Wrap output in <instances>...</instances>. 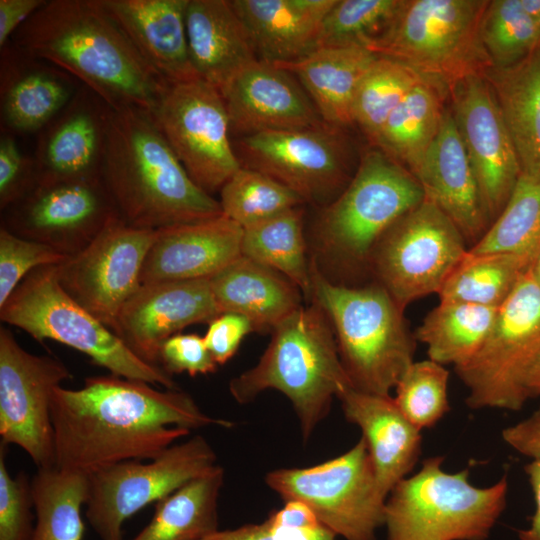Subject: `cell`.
<instances>
[{
  "label": "cell",
  "instance_id": "603a6c76",
  "mask_svg": "<svg viewBox=\"0 0 540 540\" xmlns=\"http://www.w3.org/2000/svg\"><path fill=\"white\" fill-rule=\"evenodd\" d=\"M243 228L224 214L157 230L141 285L209 279L241 256Z\"/></svg>",
  "mask_w": 540,
  "mask_h": 540
},
{
  "label": "cell",
  "instance_id": "30bf717a",
  "mask_svg": "<svg viewBox=\"0 0 540 540\" xmlns=\"http://www.w3.org/2000/svg\"><path fill=\"white\" fill-rule=\"evenodd\" d=\"M531 266L498 308L480 349L455 368L471 409L518 411L529 399L525 378L540 354V286Z\"/></svg>",
  "mask_w": 540,
  "mask_h": 540
},
{
  "label": "cell",
  "instance_id": "e0dca14e",
  "mask_svg": "<svg viewBox=\"0 0 540 540\" xmlns=\"http://www.w3.org/2000/svg\"><path fill=\"white\" fill-rule=\"evenodd\" d=\"M156 233L112 219L87 247L57 265L61 286L114 332L123 306L141 287Z\"/></svg>",
  "mask_w": 540,
  "mask_h": 540
},
{
  "label": "cell",
  "instance_id": "4dcf8cb0",
  "mask_svg": "<svg viewBox=\"0 0 540 540\" xmlns=\"http://www.w3.org/2000/svg\"><path fill=\"white\" fill-rule=\"evenodd\" d=\"M377 56L361 45L325 47L297 61L275 65L298 79L325 123L344 128L353 124L356 89Z\"/></svg>",
  "mask_w": 540,
  "mask_h": 540
},
{
  "label": "cell",
  "instance_id": "681fc988",
  "mask_svg": "<svg viewBox=\"0 0 540 540\" xmlns=\"http://www.w3.org/2000/svg\"><path fill=\"white\" fill-rule=\"evenodd\" d=\"M205 344L218 365L225 364L237 352L242 340L254 331L252 323L237 313H221L208 323Z\"/></svg>",
  "mask_w": 540,
  "mask_h": 540
},
{
  "label": "cell",
  "instance_id": "d4e9b609",
  "mask_svg": "<svg viewBox=\"0 0 540 540\" xmlns=\"http://www.w3.org/2000/svg\"><path fill=\"white\" fill-rule=\"evenodd\" d=\"M414 177L425 198L455 223L466 242H478L490 222L451 109H445L438 134Z\"/></svg>",
  "mask_w": 540,
  "mask_h": 540
},
{
  "label": "cell",
  "instance_id": "f5cc1de1",
  "mask_svg": "<svg viewBox=\"0 0 540 540\" xmlns=\"http://www.w3.org/2000/svg\"><path fill=\"white\" fill-rule=\"evenodd\" d=\"M45 3L46 0H0V48Z\"/></svg>",
  "mask_w": 540,
  "mask_h": 540
},
{
  "label": "cell",
  "instance_id": "83f0119b",
  "mask_svg": "<svg viewBox=\"0 0 540 540\" xmlns=\"http://www.w3.org/2000/svg\"><path fill=\"white\" fill-rule=\"evenodd\" d=\"M336 0H230L257 59L297 61L318 49L322 22Z\"/></svg>",
  "mask_w": 540,
  "mask_h": 540
},
{
  "label": "cell",
  "instance_id": "db71d44e",
  "mask_svg": "<svg viewBox=\"0 0 540 540\" xmlns=\"http://www.w3.org/2000/svg\"><path fill=\"white\" fill-rule=\"evenodd\" d=\"M267 520L275 526L289 529H311L322 525L306 504L296 500L285 501L284 506L270 513Z\"/></svg>",
  "mask_w": 540,
  "mask_h": 540
},
{
  "label": "cell",
  "instance_id": "816d5d0a",
  "mask_svg": "<svg viewBox=\"0 0 540 540\" xmlns=\"http://www.w3.org/2000/svg\"><path fill=\"white\" fill-rule=\"evenodd\" d=\"M502 439L518 453L540 460V407L529 417L504 428Z\"/></svg>",
  "mask_w": 540,
  "mask_h": 540
},
{
  "label": "cell",
  "instance_id": "d6a6232c",
  "mask_svg": "<svg viewBox=\"0 0 540 540\" xmlns=\"http://www.w3.org/2000/svg\"><path fill=\"white\" fill-rule=\"evenodd\" d=\"M449 91L426 77L394 109L374 146L413 176L438 134Z\"/></svg>",
  "mask_w": 540,
  "mask_h": 540
},
{
  "label": "cell",
  "instance_id": "44dd1931",
  "mask_svg": "<svg viewBox=\"0 0 540 540\" xmlns=\"http://www.w3.org/2000/svg\"><path fill=\"white\" fill-rule=\"evenodd\" d=\"M112 109L86 86L39 133L38 184L101 179Z\"/></svg>",
  "mask_w": 540,
  "mask_h": 540
},
{
  "label": "cell",
  "instance_id": "f546056e",
  "mask_svg": "<svg viewBox=\"0 0 540 540\" xmlns=\"http://www.w3.org/2000/svg\"><path fill=\"white\" fill-rule=\"evenodd\" d=\"M221 313L243 315L256 332H272L303 305L301 290L281 273L240 256L210 278Z\"/></svg>",
  "mask_w": 540,
  "mask_h": 540
},
{
  "label": "cell",
  "instance_id": "7bdbcfd3",
  "mask_svg": "<svg viewBox=\"0 0 540 540\" xmlns=\"http://www.w3.org/2000/svg\"><path fill=\"white\" fill-rule=\"evenodd\" d=\"M449 372L427 359L414 361L396 384L393 400L419 430L433 427L449 411Z\"/></svg>",
  "mask_w": 540,
  "mask_h": 540
},
{
  "label": "cell",
  "instance_id": "7dc6e473",
  "mask_svg": "<svg viewBox=\"0 0 540 540\" xmlns=\"http://www.w3.org/2000/svg\"><path fill=\"white\" fill-rule=\"evenodd\" d=\"M38 185L33 156L26 155L13 134L1 129L0 136V209L23 199Z\"/></svg>",
  "mask_w": 540,
  "mask_h": 540
},
{
  "label": "cell",
  "instance_id": "8d00e7d4",
  "mask_svg": "<svg viewBox=\"0 0 540 540\" xmlns=\"http://www.w3.org/2000/svg\"><path fill=\"white\" fill-rule=\"evenodd\" d=\"M36 524L31 540H82L81 508L89 498V475L56 466L31 479Z\"/></svg>",
  "mask_w": 540,
  "mask_h": 540
},
{
  "label": "cell",
  "instance_id": "7402d4cb",
  "mask_svg": "<svg viewBox=\"0 0 540 540\" xmlns=\"http://www.w3.org/2000/svg\"><path fill=\"white\" fill-rule=\"evenodd\" d=\"M221 94L230 132L240 137L304 129L324 122L298 79L275 64L255 61Z\"/></svg>",
  "mask_w": 540,
  "mask_h": 540
},
{
  "label": "cell",
  "instance_id": "e575fe53",
  "mask_svg": "<svg viewBox=\"0 0 540 540\" xmlns=\"http://www.w3.org/2000/svg\"><path fill=\"white\" fill-rule=\"evenodd\" d=\"M498 308L440 301L416 329V341L428 359L454 368L467 363L480 349L497 316Z\"/></svg>",
  "mask_w": 540,
  "mask_h": 540
},
{
  "label": "cell",
  "instance_id": "7a4b0ae2",
  "mask_svg": "<svg viewBox=\"0 0 540 540\" xmlns=\"http://www.w3.org/2000/svg\"><path fill=\"white\" fill-rule=\"evenodd\" d=\"M12 43L80 80L113 111L151 112L168 87L101 0H48Z\"/></svg>",
  "mask_w": 540,
  "mask_h": 540
},
{
  "label": "cell",
  "instance_id": "5b68a950",
  "mask_svg": "<svg viewBox=\"0 0 540 540\" xmlns=\"http://www.w3.org/2000/svg\"><path fill=\"white\" fill-rule=\"evenodd\" d=\"M350 387L331 323L309 300L272 330L258 363L233 378L229 392L245 404L267 389L280 391L290 400L306 441L327 416L333 397Z\"/></svg>",
  "mask_w": 540,
  "mask_h": 540
},
{
  "label": "cell",
  "instance_id": "f35d334b",
  "mask_svg": "<svg viewBox=\"0 0 540 540\" xmlns=\"http://www.w3.org/2000/svg\"><path fill=\"white\" fill-rule=\"evenodd\" d=\"M539 248L540 173L522 172L501 213L467 252L537 253Z\"/></svg>",
  "mask_w": 540,
  "mask_h": 540
},
{
  "label": "cell",
  "instance_id": "ac0fdd59",
  "mask_svg": "<svg viewBox=\"0 0 540 540\" xmlns=\"http://www.w3.org/2000/svg\"><path fill=\"white\" fill-rule=\"evenodd\" d=\"M118 216L102 179L64 181L38 184L2 211L1 226L71 257Z\"/></svg>",
  "mask_w": 540,
  "mask_h": 540
},
{
  "label": "cell",
  "instance_id": "ffe728a7",
  "mask_svg": "<svg viewBox=\"0 0 540 540\" xmlns=\"http://www.w3.org/2000/svg\"><path fill=\"white\" fill-rule=\"evenodd\" d=\"M220 314L210 278L144 284L123 306L114 333L141 359L159 365L166 339Z\"/></svg>",
  "mask_w": 540,
  "mask_h": 540
},
{
  "label": "cell",
  "instance_id": "6f0895ef",
  "mask_svg": "<svg viewBox=\"0 0 540 540\" xmlns=\"http://www.w3.org/2000/svg\"><path fill=\"white\" fill-rule=\"evenodd\" d=\"M525 12L540 24V0H519Z\"/></svg>",
  "mask_w": 540,
  "mask_h": 540
},
{
  "label": "cell",
  "instance_id": "f1b7e54d",
  "mask_svg": "<svg viewBox=\"0 0 540 540\" xmlns=\"http://www.w3.org/2000/svg\"><path fill=\"white\" fill-rule=\"evenodd\" d=\"M185 26L193 67L220 93L237 74L258 60L228 0H188Z\"/></svg>",
  "mask_w": 540,
  "mask_h": 540
},
{
  "label": "cell",
  "instance_id": "d590c367",
  "mask_svg": "<svg viewBox=\"0 0 540 540\" xmlns=\"http://www.w3.org/2000/svg\"><path fill=\"white\" fill-rule=\"evenodd\" d=\"M308 249L302 206L243 228L241 255L287 277L309 301L311 263Z\"/></svg>",
  "mask_w": 540,
  "mask_h": 540
},
{
  "label": "cell",
  "instance_id": "ba28073f",
  "mask_svg": "<svg viewBox=\"0 0 540 540\" xmlns=\"http://www.w3.org/2000/svg\"><path fill=\"white\" fill-rule=\"evenodd\" d=\"M444 457L426 458L399 481L385 504L387 540H484L506 506L508 480L477 487L468 469L449 473Z\"/></svg>",
  "mask_w": 540,
  "mask_h": 540
},
{
  "label": "cell",
  "instance_id": "6da1fadb",
  "mask_svg": "<svg viewBox=\"0 0 540 540\" xmlns=\"http://www.w3.org/2000/svg\"><path fill=\"white\" fill-rule=\"evenodd\" d=\"M51 420L55 466L88 475L153 459L191 429L233 426L204 413L186 392L112 374L87 377L79 389L58 386Z\"/></svg>",
  "mask_w": 540,
  "mask_h": 540
},
{
  "label": "cell",
  "instance_id": "ee69618b",
  "mask_svg": "<svg viewBox=\"0 0 540 540\" xmlns=\"http://www.w3.org/2000/svg\"><path fill=\"white\" fill-rule=\"evenodd\" d=\"M401 0H336L324 18L318 48L365 46L379 36Z\"/></svg>",
  "mask_w": 540,
  "mask_h": 540
},
{
  "label": "cell",
  "instance_id": "9f6ffc18",
  "mask_svg": "<svg viewBox=\"0 0 540 540\" xmlns=\"http://www.w3.org/2000/svg\"><path fill=\"white\" fill-rule=\"evenodd\" d=\"M525 389L529 398L540 397V354L535 359L526 375Z\"/></svg>",
  "mask_w": 540,
  "mask_h": 540
},
{
  "label": "cell",
  "instance_id": "74e56055",
  "mask_svg": "<svg viewBox=\"0 0 540 540\" xmlns=\"http://www.w3.org/2000/svg\"><path fill=\"white\" fill-rule=\"evenodd\" d=\"M536 253L465 254L445 280L440 301L499 308L512 293Z\"/></svg>",
  "mask_w": 540,
  "mask_h": 540
},
{
  "label": "cell",
  "instance_id": "836d02e7",
  "mask_svg": "<svg viewBox=\"0 0 540 540\" xmlns=\"http://www.w3.org/2000/svg\"><path fill=\"white\" fill-rule=\"evenodd\" d=\"M224 470L216 465L155 504L151 521L132 540H199L218 529Z\"/></svg>",
  "mask_w": 540,
  "mask_h": 540
},
{
  "label": "cell",
  "instance_id": "bcb514c9",
  "mask_svg": "<svg viewBox=\"0 0 540 540\" xmlns=\"http://www.w3.org/2000/svg\"><path fill=\"white\" fill-rule=\"evenodd\" d=\"M0 446V540H31L34 504L31 479L24 471L12 477Z\"/></svg>",
  "mask_w": 540,
  "mask_h": 540
},
{
  "label": "cell",
  "instance_id": "ab89813d",
  "mask_svg": "<svg viewBox=\"0 0 540 540\" xmlns=\"http://www.w3.org/2000/svg\"><path fill=\"white\" fill-rule=\"evenodd\" d=\"M423 76L384 56L370 65L356 89L352 120L374 145L387 119Z\"/></svg>",
  "mask_w": 540,
  "mask_h": 540
},
{
  "label": "cell",
  "instance_id": "9c48e42d",
  "mask_svg": "<svg viewBox=\"0 0 540 540\" xmlns=\"http://www.w3.org/2000/svg\"><path fill=\"white\" fill-rule=\"evenodd\" d=\"M0 319L38 342L50 339L69 346L112 375L178 389L172 375L137 356L64 290L57 265L29 273L0 307Z\"/></svg>",
  "mask_w": 540,
  "mask_h": 540
},
{
  "label": "cell",
  "instance_id": "2e32d148",
  "mask_svg": "<svg viewBox=\"0 0 540 540\" xmlns=\"http://www.w3.org/2000/svg\"><path fill=\"white\" fill-rule=\"evenodd\" d=\"M71 378L61 360L26 351L7 327H0L1 444L23 449L38 469L55 466L52 397Z\"/></svg>",
  "mask_w": 540,
  "mask_h": 540
},
{
  "label": "cell",
  "instance_id": "8fae6325",
  "mask_svg": "<svg viewBox=\"0 0 540 540\" xmlns=\"http://www.w3.org/2000/svg\"><path fill=\"white\" fill-rule=\"evenodd\" d=\"M265 482L284 501L306 504L324 527L345 540H375L384 525L387 497L363 437L334 459L270 471Z\"/></svg>",
  "mask_w": 540,
  "mask_h": 540
},
{
  "label": "cell",
  "instance_id": "3957f363",
  "mask_svg": "<svg viewBox=\"0 0 540 540\" xmlns=\"http://www.w3.org/2000/svg\"><path fill=\"white\" fill-rule=\"evenodd\" d=\"M101 179L132 227L158 230L223 214L220 202L190 178L147 110H112Z\"/></svg>",
  "mask_w": 540,
  "mask_h": 540
},
{
  "label": "cell",
  "instance_id": "f907efd6",
  "mask_svg": "<svg viewBox=\"0 0 540 540\" xmlns=\"http://www.w3.org/2000/svg\"><path fill=\"white\" fill-rule=\"evenodd\" d=\"M199 540H336L323 525L311 529H289L271 524H249L235 529L216 530Z\"/></svg>",
  "mask_w": 540,
  "mask_h": 540
},
{
  "label": "cell",
  "instance_id": "11a10c76",
  "mask_svg": "<svg viewBox=\"0 0 540 540\" xmlns=\"http://www.w3.org/2000/svg\"><path fill=\"white\" fill-rule=\"evenodd\" d=\"M525 472L530 483L535 511L527 529L518 532L520 540H540V460H532L525 466Z\"/></svg>",
  "mask_w": 540,
  "mask_h": 540
},
{
  "label": "cell",
  "instance_id": "5bb4252c",
  "mask_svg": "<svg viewBox=\"0 0 540 540\" xmlns=\"http://www.w3.org/2000/svg\"><path fill=\"white\" fill-rule=\"evenodd\" d=\"M236 154L242 167L262 172L323 208L346 188L350 147L342 128L325 122L304 129L241 137Z\"/></svg>",
  "mask_w": 540,
  "mask_h": 540
},
{
  "label": "cell",
  "instance_id": "7c38bea8",
  "mask_svg": "<svg viewBox=\"0 0 540 540\" xmlns=\"http://www.w3.org/2000/svg\"><path fill=\"white\" fill-rule=\"evenodd\" d=\"M467 251L459 228L424 197L380 237L369 270L375 283L405 310L422 297L438 294Z\"/></svg>",
  "mask_w": 540,
  "mask_h": 540
},
{
  "label": "cell",
  "instance_id": "680465c9",
  "mask_svg": "<svg viewBox=\"0 0 540 540\" xmlns=\"http://www.w3.org/2000/svg\"><path fill=\"white\" fill-rule=\"evenodd\" d=\"M531 267H532L534 277L540 286V248L538 249L536 253V256L533 260Z\"/></svg>",
  "mask_w": 540,
  "mask_h": 540
},
{
  "label": "cell",
  "instance_id": "cb8c5ba5",
  "mask_svg": "<svg viewBox=\"0 0 540 540\" xmlns=\"http://www.w3.org/2000/svg\"><path fill=\"white\" fill-rule=\"evenodd\" d=\"M1 129L10 133H39L79 90L76 78L13 43L1 48Z\"/></svg>",
  "mask_w": 540,
  "mask_h": 540
},
{
  "label": "cell",
  "instance_id": "f6af8a7d",
  "mask_svg": "<svg viewBox=\"0 0 540 540\" xmlns=\"http://www.w3.org/2000/svg\"><path fill=\"white\" fill-rule=\"evenodd\" d=\"M68 257L53 248L0 226V307L33 270L59 265Z\"/></svg>",
  "mask_w": 540,
  "mask_h": 540
},
{
  "label": "cell",
  "instance_id": "277c9868",
  "mask_svg": "<svg viewBox=\"0 0 540 540\" xmlns=\"http://www.w3.org/2000/svg\"><path fill=\"white\" fill-rule=\"evenodd\" d=\"M416 178L379 149L367 151L341 194L321 208L310 260L333 283L369 270L384 232L424 199Z\"/></svg>",
  "mask_w": 540,
  "mask_h": 540
},
{
  "label": "cell",
  "instance_id": "60d3db41",
  "mask_svg": "<svg viewBox=\"0 0 540 540\" xmlns=\"http://www.w3.org/2000/svg\"><path fill=\"white\" fill-rule=\"evenodd\" d=\"M219 202L222 213L242 228L305 204L297 193L274 178L242 166L220 189Z\"/></svg>",
  "mask_w": 540,
  "mask_h": 540
},
{
  "label": "cell",
  "instance_id": "b9f144b4",
  "mask_svg": "<svg viewBox=\"0 0 540 540\" xmlns=\"http://www.w3.org/2000/svg\"><path fill=\"white\" fill-rule=\"evenodd\" d=\"M481 38L492 67L506 68L540 46V24L519 0H492L483 16Z\"/></svg>",
  "mask_w": 540,
  "mask_h": 540
},
{
  "label": "cell",
  "instance_id": "52a82bcc",
  "mask_svg": "<svg viewBox=\"0 0 540 540\" xmlns=\"http://www.w3.org/2000/svg\"><path fill=\"white\" fill-rule=\"evenodd\" d=\"M487 0H401L366 47L397 60L448 91L458 81L492 67L481 38Z\"/></svg>",
  "mask_w": 540,
  "mask_h": 540
},
{
  "label": "cell",
  "instance_id": "484cf974",
  "mask_svg": "<svg viewBox=\"0 0 540 540\" xmlns=\"http://www.w3.org/2000/svg\"><path fill=\"white\" fill-rule=\"evenodd\" d=\"M144 60L168 84L200 78L191 62L188 0H101Z\"/></svg>",
  "mask_w": 540,
  "mask_h": 540
},
{
  "label": "cell",
  "instance_id": "4316f807",
  "mask_svg": "<svg viewBox=\"0 0 540 540\" xmlns=\"http://www.w3.org/2000/svg\"><path fill=\"white\" fill-rule=\"evenodd\" d=\"M338 399L346 419L361 429L377 482L388 497L419 459L421 430L401 413L391 396L365 393L350 387Z\"/></svg>",
  "mask_w": 540,
  "mask_h": 540
},
{
  "label": "cell",
  "instance_id": "c3c4849f",
  "mask_svg": "<svg viewBox=\"0 0 540 540\" xmlns=\"http://www.w3.org/2000/svg\"><path fill=\"white\" fill-rule=\"evenodd\" d=\"M158 363L170 375H205L215 372L218 366L204 338L197 334H175L166 339L159 349Z\"/></svg>",
  "mask_w": 540,
  "mask_h": 540
},
{
  "label": "cell",
  "instance_id": "d6986e66",
  "mask_svg": "<svg viewBox=\"0 0 540 540\" xmlns=\"http://www.w3.org/2000/svg\"><path fill=\"white\" fill-rule=\"evenodd\" d=\"M451 112L491 223L506 205L522 170L496 96L484 74L449 90Z\"/></svg>",
  "mask_w": 540,
  "mask_h": 540
},
{
  "label": "cell",
  "instance_id": "1f68e13d",
  "mask_svg": "<svg viewBox=\"0 0 540 540\" xmlns=\"http://www.w3.org/2000/svg\"><path fill=\"white\" fill-rule=\"evenodd\" d=\"M484 76L496 96L522 172L540 173V46L512 66L488 68Z\"/></svg>",
  "mask_w": 540,
  "mask_h": 540
},
{
  "label": "cell",
  "instance_id": "8992f818",
  "mask_svg": "<svg viewBox=\"0 0 540 540\" xmlns=\"http://www.w3.org/2000/svg\"><path fill=\"white\" fill-rule=\"evenodd\" d=\"M311 263V296L326 313L346 374L354 389L391 396L414 362L416 339L404 310L388 292L367 286L336 284Z\"/></svg>",
  "mask_w": 540,
  "mask_h": 540
},
{
  "label": "cell",
  "instance_id": "9a60e30c",
  "mask_svg": "<svg viewBox=\"0 0 540 540\" xmlns=\"http://www.w3.org/2000/svg\"><path fill=\"white\" fill-rule=\"evenodd\" d=\"M150 114L190 178L205 192L220 191L241 167L224 98L205 80L169 84Z\"/></svg>",
  "mask_w": 540,
  "mask_h": 540
},
{
  "label": "cell",
  "instance_id": "4fadbf2b",
  "mask_svg": "<svg viewBox=\"0 0 540 540\" xmlns=\"http://www.w3.org/2000/svg\"><path fill=\"white\" fill-rule=\"evenodd\" d=\"M216 454L196 435L173 444L148 463L125 461L89 475L86 518L101 540H122L124 522L211 471Z\"/></svg>",
  "mask_w": 540,
  "mask_h": 540
}]
</instances>
